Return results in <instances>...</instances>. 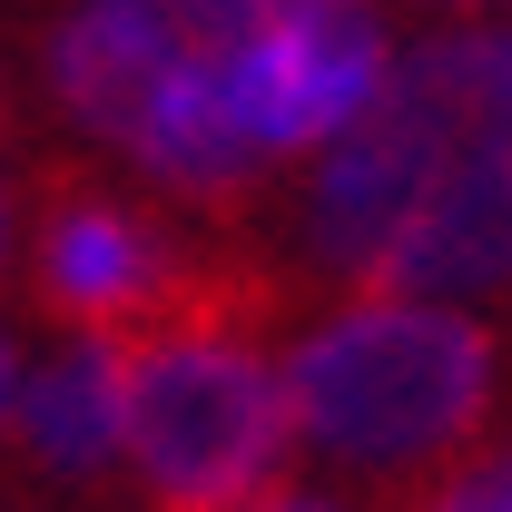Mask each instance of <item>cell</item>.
I'll return each instance as SVG.
<instances>
[{"instance_id":"obj_8","label":"cell","mask_w":512,"mask_h":512,"mask_svg":"<svg viewBox=\"0 0 512 512\" xmlns=\"http://www.w3.org/2000/svg\"><path fill=\"white\" fill-rule=\"evenodd\" d=\"M365 296H424V306H493L512 296V119L493 109L483 138L463 148L434 207L404 227V247L384 256Z\"/></svg>"},{"instance_id":"obj_11","label":"cell","mask_w":512,"mask_h":512,"mask_svg":"<svg viewBox=\"0 0 512 512\" xmlns=\"http://www.w3.org/2000/svg\"><path fill=\"white\" fill-rule=\"evenodd\" d=\"M237 512H345L335 493H306V483H266L256 503H237Z\"/></svg>"},{"instance_id":"obj_6","label":"cell","mask_w":512,"mask_h":512,"mask_svg":"<svg viewBox=\"0 0 512 512\" xmlns=\"http://www.w3.org/2000/svg\"><path fill=\"white\" fill-rule=\"evenodd\" d=\"M188 69V50L138 10V0H50L40 10V50H30V79L50 99V119L99 148V158H138V138L158 119L168 79Z\"/></svg>"},{"instance_id":"obj_10","label":"cell","mask_w":512,"mask_h":512,"mask_svg":"<svg viewBox=\"0 0 512 512\" xmlns=\"http://www.w3.org/2000/svg\"><path fill=\"white\" fill-rule=\"evenodd\" d=\"M394 512H512V424L483 453H463L453 473H434L424 493H404Z\"/></svg>"},{"instance_id":"obj_9","label":"cell","mask_w":512,"mask_h":512,"mask_svg":"<svg viewBox=\"0 0 512 512\" xmlns=\"http://www.w3.org/2000/svg\"><path fill=\"white\" fill-rule=\"evenodd\" d=\"M138 10H148L188 60H237L256 30L276 20V0H138Z\"/></svg>"},{"instance_id":"obj_3","label":"cell","mask_w":512,"mask_h":512,"mask_svg":"<svg viewBox=\"0 0 512 512\" xmlns=\"http://www.w3.org/2000/svg\"><path fill=\"white\" fill-rule=\"evenodd\" d=\"M503 89V30L453 20L434 40H414L384 99L345 128L325 158H306V178L276 197V227H256L266 266L306 296V306H345L384 276V256L404 247V227L434 207L463 148L493 119Z\"/></svg>"},{"instance_id":"obj_2","label":"cell","mask_w":512,"mask_h":512,"mask_svg":"<svg viewBox=\"0 0 512 512\" xmlns=\"http://www.w3.org/2000/svg\"><path fill=\"white\" fill-rule=\"evenodd\" d=\"M286 404L296 453L404 503L493 444V414H512V345L463 306L345 296L286 335Z\"/></svg>"},{"instance_id":"obj_12","label":"cell","mask_w":512,"mask_h":512,"mask_svg":"<svg viewBox=\"0 0 512 512\" xmlns=\"http://www.w3.org/2000/svg\"><path fill=\"white\" fill-rule=\"evenodd\" d=\"M404 10H424V20H493L512 0H404Z\"/></svg>"},{"instance_id":"obj_1","label":"cell","mask_w":512,"mask_h":512,"mask_svg":"<svg viewBox=\"0 0 512 512\" xmlns=\"http://www.w3.org/2000/svg\"><path fill=\"white\" fill-rule=\"evenodd\" d=\"M286 306H306L266 247H217L207 286L178 316L109 335L119 355L128 483L148 512H237L296 453L286 404Z\"/></svg>"},{"instance_id":"obj_7","label":"cell","mask_w":512,"mask_h":512,"mask_svg":"<svg viewBox=\"0 0 512 512\" xmlns=\"http://www.w3.org/2000/svg\"><path fill=\"white\" fill-rule=\"evenodd\" d=\"M10 463L50 493H89L128 473V424H119V355L109 335H30L10 345Z\"/></svg>"},{"instance_id":"obj_4","label":"cell","mask_w":512,"mask_h":512,"mask_svg":"<svg viewBox=\"0 0 512 512\" xmlns=\"http://www.w3.org/2000/svg\"><path fill=\"white\" fill-rule=\"evenodd\" d=\"M178 217L188 207L109 188L69 158L20 168V306L50 335H128L178 316L217 266V247H197Z\"/></svg>"},{"instance_id":"obj_5","label":"cell","mask_w":512,"mask_h":512,"mask_svg":"<svg viewBox=\"0 0 512 512\" xmlns=\"http://www.w3.org/2000/svg\"><path fill=\"white\" fill-rule=\"evenodd\" d=\"M394 60L404 50L384 40L375 0H276V20L237 60H217V79H227L256 148L276 168H306L384 99Z\"/></svg>"}]
</instances>
